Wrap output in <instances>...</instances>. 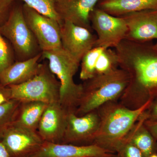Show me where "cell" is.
Masks as SVG:
<instances>
[{"instance_id": "5", "label": "cell", "mask_w": 157, "mask_h": 157, "mask_svg": "<svg viewBox=\"0 0 157 157\" xmlns=\"http://www.w3.org/2000/svg\"><path fill=\"white\" fill-rule=\"evenodd\" d=\"M9 87L11 99L20 102L39 101L49 104L59 102L60 84L48 63H41L38 73L29 81Z\"/></svg>"}, {"instance_id": "33", "label": "cell", "mask_w": 157, "mask_h": 157, "mask_svg": "<svg viewBox=\"0 0 157 157\" xmlns=\"http://www.w3.org/2000/svg\"><path fill=\"white\" fill-rule=\"evenodd\" d=\"M116 157H120V156L118 155H117Z\"/></svg>"}, {"instance_id": "7", "label": "cell", "mask_w": 157, "mask_h": 157, "mask_svg": "<svg viewBox=\"0 0 157 157\" xmlns=\"http://www.w3.org/2000/svg\"><path fill=\"white\" fill-rule=\"evenodd\" d=\"M90 21L97 33L94 47L115 48L126 39L128 28L123 17L113 16L95 7L90 14Z\"/></svg>"}, {"instance_id": "3", "label": "cell", "mask_w": 157, "mask_h": 157, "mask_svg": "<svg viewBox=\"0 0 157 157\" xmlns=\"http://www.w3.org/2000/svg\"><path fill=\"white\" fill-rule=\"evenodd\" d=\"M86 81L75 112L78 116L96 111L118 97L126 89L130 77L125 70L117 68Z\"/></svg>"}, {"instance_id": "8", "label": "cell", "mask_w": 157, "mask_h": 157, "mask_svg": "<svg viewBox=\"0 0 157 157\" xmlns=\"http://www.w3.org/2000/svg\"><path fill=\"white\" fill-rule=\"evenodd\" d=\"M22 8L27 24L42 52L62 48L59 22L40 14L25 4L23 5Z\"/></svg>"}, {"instance_id": "25", "label": "cell", "mask_w": 157, "mask_h": 157, "mask_svg": "<svg viewBox=\"0 0 157 157\" xmlns=\"http://www.w3.org/2000/svg\"><path fill=\"white\" fill-rule=\"evenodd\" d=\"M116 152L120 157H144L139 149L127 137L118 147Z\"/></svg>"}, {"instance_id": "17", "label": "cell", "mask_w": 157, "mask_h": 157, "mask_svg": "<svg viewBox=\"0 0 157 157\" xmlns=\"http://www.w3.org/2000/svg\"><path fill=\"white\" fill-rule=\"evenodd\" d=\"M116 16L145 10H157V0H100L96 7Z\"/></svg>"}, {"instance_id": "13", "label": "cell", "mask_w": 157, "mask_h": 157, "mask_svg": "<svg viewBox=\"0 0 157 157\" xmlns=\"http://www.w3.org/2000/svg\"><path fill=\"white\" fill-rule=\"evenodd\" d=\"M114 153L96 144L77 145L45 141L29 157H116Z\"/></svg>"}, {"instance_id": "29", "label": "cell", "mask_w": 157, "mask_h": 157, "mask_svg": "<svg viewBox=\"0 0 157 157\" xmlns=\"http://www.w3.org/2000/svg\"><path fill=\"white\" fill-rule=\"evenodd\" d=\"M144 124L154 137L157 140V121L149 120L146 119Z\"/></svg>"}, {"instance_id": "23", "label": "cell", "mask_w": 157, "mask_h": 157, "mask_svg": "<svg viewBox=\"0 0 157 157\" xmlns=\"http://www.w3.org/2000/svg\"><path fill=\"white\" fill-rule=\"evenodd\" d=\"M13 1L17 0H12ZM40 14L56 20L61 24L55 9V0H19Z\"/></svg>"}, {"instance_id": "16", "label": "cell", "mask_w": 157, "mask_h": 157, "mask_svg": "<svg viewBox=\"0 0 157 157\" xmlns=\"http://www.w3.org/2000/svg\"><path fill=\"white\" fill-rule=\"evenodd\" d=\"M42 52L28 59L16 61L6 69L0 76V84L4 86L22 84L38 73Z\"/></svg>"}, {"instance_id": "6", "label": "cell", "mask_w": 157, "mask_h": 157, "mask_svg": "<svg viewBox=\"0 0 157 157\" xmlns=\"http://www.w3.org/2000/svg\"><path fill=\"white\" fill-rule=\"evenodd\" d=\"M0 33L9 41L17 61L28 59L42 52L26 21L22 6H14Z\"/></svg>"}, {"instance_id": "4", "label": "cell", "mask_w": 157, "mask_h": 157, "mask_svg": "<svg viewBox=\"0 0 157 157\" xmlns=\"http://www.w3.org/2000/svg\"><path fill=\"white\" fill-rule=\"evenodd\" d=\"M42 58L48 61L49 69L59 81V103L69 112H75L83 90L82 84L74 80L80 62L62 48L42 52Z\"/></svg>"}, {"instance_id": "22", "label": "cell", "mask_w": 157, "mask_h": 157, "mask_svg": "<svg viewBox=\"0 0 157 157\" xmlns=\"http://www.w3.org/2000/svg\"><path fill=\"white\" fill-rule=\"evenodd\" d=\"M117 66L119 59L116 52L111 48H104L97 60L95 76L109 73L117 69Z\"/></svg>"}, {"instance_id": "26", "label": "cell", "mask_w": 157, "mask_h": 157, "mask_svg": "<svg viewBox=\"0 0 157 157\" xmlns=\"http://www.w3.org/2000/svg\"><path fill=\"white\" fill-rule=\"evenodd\" d=\"M13 2L12 0H0V26L8 19Z\"/></svg>"}, {"instance_id": "14", "label": "cell", "mask_w": 157, "mask_h": 157, "mask_svg": "<svg viewBox=\"0 0 157 157\" xmlns=\"http://www.w3.org/2000/svg\"><path fill=\"white\" fill-rule=\"evenodd\" d=\"M128 28L126 39L137 42L157 39V10H145L121 16Z\"/></svg>"}, {"instance_id": "31", "label": "cell", "mask_w": 157, "mask_h": 157, "mask_svg": "<svg viewBox=\"0 0 157 157\" xmlns=\"http://www.w3.org/2000/svg\"><path fill=\"white\" fill-rule=\"evenodd\" d=\"M149 157H157V154H154L151 155Z\"/></svg>"}, {"instance_id": "27", "label": "cell", "mask_w": 157, "mask_h": 157, "mask_svg": "<svg viewBox=\"0 0 157 157\" xmlns=\"http://www.w3.org/2000/svg\"><path fill=\"white\" fill-rule=\"evenodd\" d=\"M11 99V89L9 86H4L0 84V105L5 104Z\"/></svg>"}, {"instance_id": "10", "label": "cell", "mask_w": 157, "mask_h": 157, "mask_svg": "<svg viewBox=\"0 0 157 157\" xmlns=\"http://www.w3.org/2000/svg\"><path fill=\"white\" fill-rule=\"evenodd\" d=\"M100 122V116L95 111L82 116L76 115L74 112L69 113L61 143L77 145L93 144Z\"/></svg>"}, {"instance_id": "15", "label": "cell", "mask_w": 157, "mask_h": 157, "mask_svg": "<svg viewBox=\"0 0 157 157\" xmlns=\"http://www.w3.org/2000/svg\"><path fill=\"white\" fill-rule=\"evenodd\" d=\"M100 0H55V9L63 22L69 21L91 31L90 16Z\"/></svg>"}, {"instance_id": "28", "label": "cell", "mask_w": 157, "mask_h": 157, "mask_svg": "<svg viewBox=\"0 0 157 157\" xmlns=\"http://www.w3.org/2000/svg\"><path fill=\"white\" fill-rule=\"evenodd\" d=\"M147 120L157 121V97L152 101L150 106L147 110Z\"/></svg>"}, {"instance_id": "19", "label": "cell", "mask_w": 157, "mask_h": 157, "mask_svg": "<svg viewBox=\"0 0 157 157\" xmlns=\"http://www.w3.org/2000/svg\"><path fill=\"white\" fill-rule=\"evenodd\" d=\"M146 111L144 113L139 122L134 127L133 133L127 137L131 142L141 151L144 157H149L154 154H157V140L147 128L144 124L147 119Z\"/></svg>"}, {"instance_id": "30", "label": "cell", "mask_w": 157, "mask_h": 157, "mask_svg": "<svg viewBox=\"0 0 157 157\" xmlns=\"http://www.w3.org/2000/svg\"><path fill=\"white\" fill-rule=\"evenodd\" d=\"M0 157H9L7 150L2 140H0Z\"/></svg>"}, {"instance_id": "12", "label": "cell", "mask_w": 157, "mask_h": 157, "mask_svg": "<svg viewBox=\"0 0 157 157\" xmlns=\"http://www.w3.org/2000/svg\"><path fill=\"white\" fill-rule=\"evenodd\" d=\"M69 113L59 102L48 104L37 129L38 134L44 141L62 143Z\"/></svg>"}, {"instance_id": "21", "label": "cell", "mask_w": 157, "mask_h": 157, "mask_svg": "<svg viewBox=\"0 0 157 157\" xmlns=\"http://www.w3.org/2000/svg\"><path fill=\"white\" fill-rule=\"evenodd\" d=\"M20 103L16 100H11L0 105V140L13 124Z\"/></svg>"}, {"instance_id": "11", "label": "cell", "mask_w": 157, "mask_h": 157, "mask_svg": "<svg viewBox=\"0 0 157 157\" xmlns=\"http://www.w3.org/2000/svg\"><path fill=\"white\" fill-rule=\"evenodd\" d=\"M62 48L81 62L82 59L95 45L97 37L88 29L69 21L60 25Z\"/></svg>"}, {"instance_id": "32", "label": "cell", "mask_w": 157, "mask_h": 157, "mask_svg": "<svg viewBox=\"0 0 157 157\" xmlns=\"http://www.w3.org/2000/svg\"><path fill=\"white\" fill-rule=\"evenodd\" d=\"M153 48H154L155 50L157 51V42L156 44L154 46Z\"/></svg>"}, {"instance_id": "24", "label": "cell", "mask_w": 157, "mask_h": 157, "mask_svg": "<svg viewBox=\"0 0 157 157\" xmlns=\"http://www.w3.org/2000/svg\"><path fill=\"white\" fill-rule=\"evenodd\" d=\"M15 58L11 44L0 33V76L8 67L15 62Z\"/></svg>"}, {"instance_id": "18", "label": "cell", "mask_w": 157, "mask_h": 157, "mask_svg": "<svg viewBox=\"0 0 157 157\" xmlns=\"http://www.w3.org/2000/svg\"><path fill=\"white\" fill-rule=\"evenodd\" d=\"M48 104L39 101L21 102L13 124L37 131Z\"/></svg>"}, {"instance_id": "20", "label": "cell", "mask_w": 157, "mask_h": 157, "mask_svg": "<svg viewBox=\"0 0 157 157\" xmlns=\"http://www.w3.org/2000/svg\"><path fill=\"white\" fill-rule=\"evenodd\" d=\"M104 49L102 47H94L86 52L82 59L79 74L81 80L86 81L95 76L97 60Z\"/></svg>"}, {"instance_id": "1", "label": "cell", "mask_w": 157, "mask_h": 157, "mask_svg": "<svg viewBox=\"0 0 157 157\" xmlns=\"http://www.w3.org/2000/svg\"><path fill=\"white\" fill-rule=\"evenodd\" d=\"M119 66L128 73L124 92L134 91L139 107L157 97V56L143 49L139 42L125 39L115 48Z\"/></svg>"}, {"instance_id": "9", "label": "cell", "mask_w": 157, "mask_h": 157, "mask_svg": "<svg viewBox=\"0 0 157 157\" xmlns=\"http://www.w3.org/2000/svg\"><path fill=\"white\" fill-rule=\"evenodd\" d=\"M9 157H29L45 141L37 131L12 124L2 139Z\"/></svg>"}, {"instance_id": "2", "label": "cell", "mask_w": 157, "mask_h": 157, "mask_svg": "<svg viewBox=\"0 0 157 157\" xmlns=\"http://www.w3.org/2000/svg\"><path fill=\"white\" fill-rule=\"evenodd\" d=\"M152 101L150 99L142 106L134 109L117 104H109L104 107L99 114L100 125L93 144L116 152L118 147L132 131L141 116L148 109Z\"/></svg>"}]
</instances>
